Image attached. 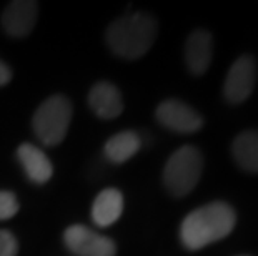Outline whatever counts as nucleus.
Segmentation results:
<instances>
[{
  "label": "nucleus",
  "instance_id": "nucleus-2",
  "mask_svg": "<svg viewBox=\"0 0 258 256\" xmlns=\"http://www.w3.org/2000/svg\"><path fill=\"white\" fill-rule=\"evenodd\" d=\"M105 39L115 55L137 60L144 57L155 42L157 22L144 12L123 15L108 25Z\"/></svg>",
  "mask_w": 258,
  "mask_h": 256
},
{
  "label": "nucleus",
  "instance_id": "nucleus-16",
  "mask_svg": "<svg viewBox=\"0 0 258 256\" xmlns=\"http://www.w3.org/2000/svg\"><path fill=\"white\" fill-rule=\"evenodd\" d=\"M17 239L7 230H0V256L17 254Z\"/></svg>",
  "mask_w": 258,
  "mask_h": 256
},
{
  "label": "nucleus",
  "instance_id": "nucleus-8",
  "mask_svg": "<svg viewBox=\"0 0 258 256\" xmlns=\"http://www.w3.org/2000/svg\"><path fill=\"white\" fill-rule=\"evenodd\" d=\"M213 57V39L207 30H195L185 43V63L190 73L200 77L208 70Z\"/></svg>",
  "mask_w": 258,
  "mask_h": 256
},
{
  "label": "nucleus",
  "instance_id": "nucleus-9",
  "mask_svg": "<svg viewBox=\"0 0 258 256\" xmlns=\"http://www.w3.org/2000/svg\"><path fill=\"white\" fill-rule=\"evenodd\" d=\"M38 7L35 2L19 0L7 5L2 15L4 30L10 37H25L35 27Z\"/></svg>",
  "mask_w": 258,
  "mask_h": 256
},
{
  "label": "nucleus",
  "instance_id": "nucleus-15",
  "mask_svg": "<svg viewBox=\"0 0 258 256\" xmlns=\"http://www.w3.org/2000/svg\"><path fill=\"white\" fill-rule=\"evenodd\" d=\"M19 211V201L14 193L0 192V220H9Z\"/></svg>",
  "mask_w": 258,
  "mask_h": 256
},
{
  "label": "nucleus",
  "instance_id": "nucleus-14",
  "mask_svg": "<svg viewBox=\"0 0 258 256\" xmlns=\"http://www.w3.org/2000/svg\"><path fill=\"white\" fill-rule=\"evenodd\" d=\"M140 145L142 140L135 132H120L107 141L103 153L112 163H125L139 151Z\"/></svg>",
  "mask_w": 258,
  "mask_h": 256
},
{
  "label": "nucleus",
  "instance_id": "nucleus-4",
  "mask_svg": "<svg viewBox=\"0 0 258 256\" xmlns=\"http://www.w3.org/2000/svg\"><path fill=\"white\" fill-rule=\"evenodd\" d=\"M70 120H72V105L69 99L62 95H53L37 108L32 125L38 140L43 145L53 146L65 138Z\"/></svg>",
  "mask_w": 258,
  "mask_h": 256
},
{
  "label": "nucleus",
  "instance_id": "nucleus-5",
  "mask_svg": "<svg viewBox=\"0 0 258 256\" xmlns=\"http://www.w3.org/2000/svg\"><path fill=\"white\" fill-rule=\"evenodd\" d=\"M256 81V63L250 55H241L230 67L223 83V95L230 103H243L253 92Z\"/></svg>",
  "mask_w": 258,
  "mask_h": 256
},
{
  "label": "nucleus",
  "instance_id": "nucleus-3",
  "mask_svg": "<svg viewBox=\"0 0 258 256\" xmlns=\"http://www.w3.org/2000/svg\"><path fill=\"white\" fill-rule=\"evenodd\" d=\"M202 168L203 158L199 148L185 145L168 158L163 168V185L173 197H185L197 187Z\"/></svg>",
  "mask_w": 258,
  "mask_h": 256
},
{
  "label": "nucleus",
  "instance_id": "nucleus-17",
  "mask_svg": "<svg viewBox=\"0 0 258 256\" xmlns=\"http://www.w3.org/2000/svg\"><path fill=\"white\" fill-rule=\"evenodd\" d=\"M10 78H12V72H10V68L2 62V60H0V87L7 85L10 81Z\"/></svg>",
  "mask_w": 258,
  "mask_h": 256
},
{
  "label": "nucleus",
  "instance_id": "nucleus-10",
  "mask_svg": "<svg viewBox=\"0 0 258 256\" xmlns=\"http://www.w3.org/2000/svg\"><path fill=\"white\" fill-rule=\"evenodd\" d=\"M89 105L97 117L105 120L118 117L123 110L122 95L117 87L108 81H100L92 87L89 94Z\"/></svg>",
  "mask_w": 258,
  "mask_h": 256
},
{
  "label": "nucleus",
  "instance_id": "nucleus-12",
  "mask_svg": "<svg viewBox=\"0 0 258 256\" xmlns=\"http://www.w3.org/2000/svg\"><path fill=\"white\" fill-rule=\"evenodd\" d=\"M17 156L24 166V170L34 183H45L47 180H50L53 173V166L50 160L42 150H38L37 146L30 143H24L19 146Z\"/></svg>",
  "mask_w": 258,
  "mask_h": 256
},
{
  "label": "nucleus",
  "instance_id": "nucleus-13",
  "mask_svg": "<svg viewBox=\"0 0 258 256\" xmlns=\"http://www.w3.org/2000/svg\"><path fill=\"white\" fill-rule=\"evenodd\" d=\"M232 153L241 170L258 173V130H246L237 135Z\"/></svg>",
  "mask_w": 258,
  "mask_h": 256
},
{
  "label": "nucleus",
  "instance_id": "nucleus-1",
  "mask_svg": "<svg viewBox=\"0 0 258 256\" xmlns=\"http://www.w3.org/2000/svg\"><path fill=\"white\" fill-rule=\"evenodd\" d=\"M237 223L233 208L223 201L203 205L185 216L180 226V239L186 249H202L210 243L227 238Z\"/></svg>",
  "mask_w": 258,
  "mask_h": 256
},
{
  "label": "nucleus",
  "instance_id": "nucleus-11",
  "mask_svg": "<svg viewBox=\"0 0 258 256\" xmlns=\"http://www.w3.org/2000/svg\"><path fill=\"white\" fill-rule=\"evenodd\" d=\"M123 210V197L118 190L108 188L98 193L92 206V220L97 226H110L118 220Z\"/></svg>",
  "mask_w": 258,
  "mask_h": 256
},
{
  "label": "nucleus",
  "instance_id": "nucleus-6",
  "mask_svg": "<svg viewBox=\"0 0 258 256\" xmlns=\"http://www.w3.org/2000/svg\"><path fill=\"white\" fill-rule=\"evenodd\" d=\"M63 241L77 256H115L117 248L110 238L102 236L84 225H74L65 230Z\"/></svg>",
  "mask_w": 258,
  "mask_h": 256
},
{
  "label": "nucleus",
  "instance_id": "nucleus-7",
  "mask_svg": "<svg viewBox=\"0 0 258 256\" xmlns=\"http://www.w3.org/2000/svg\"><path fill=\"white\" fill-rule=\"evenodd\" d=\"M155 117L163 127L177 133H195L203 125L202 117L194 108L175 99L162 102L157 107Z\"/></svg>",
  "mask_w": 258,
  "mask_h": 256
}]
</instances>
